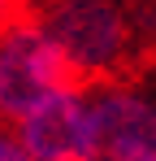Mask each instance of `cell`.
Returning <instances> with one entry per match:
<instances>
[{"label": "cell", "mask_w": 156, "mask_h": 161, "mask_svg": "<svg viewBox=\"0 0 156 161\" xmlns=\"http://www.w3.org/2000/svg\"><path fill=\"white\" fill-rule=\"evenodd\" d=\"M39 26L70 61L74 79H96L122 65L130 53L126 13L113 0H48L39 13Z\"/></svg>", "instance_id": "6da1fadb"}, {"label": "cell", "mask_w": 156, "mask_h": 161, "mask_svg": "<svg viewBox=\"0 0 156 161\" xmlns=\"http://www.w3.org/2000/svg\"><path fill=\"white\" fill-rule=\"evenodd\" d=\"M74 79L70 61L39 26V18H4L0 22V122L13 126L30 105Z\"/></svg>", "instance_id": "7a4b0ae2"}, {"label": "cell", "mask_w": 156, "mask_h": 161, "mask_svg": "<svg viewBox=\"0 0 156 161\" xmlns=\"http://www.w3.org/2000/svg\"><path fill=\"white\" fill-rule=\"evenodd\" d=\"M13 135L35 161H87L91 148V92L78 79L61 83L39 105H30L13 122Z\"/></svg>", "instance_id": "3957f363"}, {"label": "cell", "mask_w": 156, "mask_h": 161, "mask_svg": "<svg viewBox=\"0 0 156 161\" xmlns=\"http://www.w3.org/2000/svg\"><path fill=\"white\" fill-rule=\"evenodd\" d=\"M87 161H156V100L130 87L91 92Z\"/></svg>", "instance_id": "277c9868"}, {"label": "cell", "mask_w": 156, "mask_h": 161, "mask_svg": "<svg viewBox=\"0 0 156 161\" xmlns=\"http://www.w3.org/2000/svg\"><path fill=\"white\" fill-rule=\"evenodd\" d=\"M0 161H35V157H30V153L22 148V139L9 131L4 122H0Z\"/></svg>", "instance_id": "5b68a950"}, {"label": "cell", "mask_w": 156, "mask_h": 161, "mask_svg": "<svg viewBox=\"0 0 156 161\" xmlns=\"http://www.w3.org/2000/svg\"><path fill=\"white\" fill-rule=\"evenodd\" d=\"M9 9H13V0H0V22L9 18Z\"/></svg>", "instance_id": "8992f818"}]
</instances>
